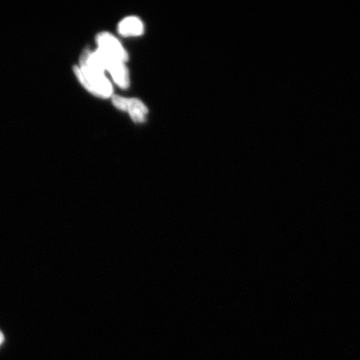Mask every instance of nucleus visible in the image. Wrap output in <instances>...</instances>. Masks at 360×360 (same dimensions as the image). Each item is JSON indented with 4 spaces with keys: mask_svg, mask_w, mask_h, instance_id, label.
I'll return each instance as SVG.
<instances>
[{
    "mask_svg": "<svg viewBox=\"0 0 360 360\" xmlns=\"http://www.w3.org/2000/svg\"><path fill=\"white\" fill-rule=\"evenodd\" d=\"M4 340V335L2 334V332L0 331V345H2Z\"/></svg>",
    "mask_w": 360,
    "mask_h": 360,
    "instance_id": "6",
    "label": "nucleus"
},
{
    "mask_svg": "<svg viewBox=\"0 0 360 360\" xmlns=\"http://www.w3.org/2000/svg\"><path fill=\"white\" fill-rule=\"evenodd\" d=\"M118 31L124 37H136L143 34V25L139 18L130 16L120 22Z\"/></svg>",
    "mask_w": 360,
    "mask_h": 360,
    "instance_id": "5",
    "label": "nucleus"
},
{
    "mask_svg": "<svg viewBox=\"0 0 360 360\" xmlns=\"http://www.w3.org/2000/svg\"><path fill=\"white\" fill-rule=\"evenodd\" d=\"M75 71L80 83L89 92L103 98L112 96V84L103 72L85 65L75 67Z\"/></svg>",
    "mask_w": 360,
    "mask_h": 360,
    "instance_id": "2",
    "label": "nucleus"
},
{
    "mask_svg": "<svg viewBox=\"0 0 360 360\" xmlns=\"http://www.w3.org/2000/svg\"><path fill=\"white\" fill-rule=\"evenodd\" d=\"M96 42L98 51L108 56L124 63L128 60L127 52L115 36L110 33H101L97 36Z\"/></svg>",
    "mask_w": 360,
    "mask_h": 360,
    "instance_id": "4",
    "label": "nucleus"
},
{
    "mask_svg": "<svg viewBox=\"0 0 360 360\" xmlns=\"http://www.w3.org/2000/svg\"><path fill=\"white\" fill-rule=\"evenodd\" d=\"M112 103L117 109L128 112L134 122L142 123L146 121L148 109L141 101L115 96L112 97Z\"/></svg>",
    "mask_w": 360,
    "mask_h": 360,
    "instance_id": "3",
    "label": "nucleus"
},
{
    "mask_svg": "<svg viewBox=\"0 0 360 360\" xmlns=\"http://www.w3.org/2000/svg\"><path fill=\"white\" fill-rule=\"evenodd\" d=\"M81 65H88L105 73L109 72L115 83L120 88H127L129 84V72L124 63L115 60L97 49L96 51H85L80 60Z\"/></svg>",
    "mask_w": 360,
    "mask_h": 360,
    "instance_id": "1",
    "label": "nucleus"
}]
</instances>
